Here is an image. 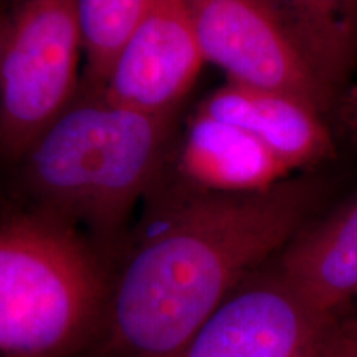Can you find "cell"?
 Wrapping results in <instances>:
<instances>
[{"label": "cell", "mask_w": 357, "mask_h": 357, "mask_svg": "<svg viewBox=\"0 0 357 357\" xmlns=\"http://www.w3.org/2000/svg\"><path fill=\"white\" fill-rule=\"evenodd\" d=\"M205 63L238 86L288 95L324 118L336 101L311 73L281 20L276 2L189 0Z\"/></svg>", "instance_id": "5"}, {"label": "cell", "mask_w": 357, "mask_h": 357, "mask_svg": "<svg viewBox=\"0 0 357 357\" xmlns=\"http://www.w3.org/2000/svg\"><path fill=\"white\" fill-rule=\"evenodd\" d=\"M326 349L329 357H357V307L329 324Z\"/></svg>", "instance_id": "13"}, {"label": "cell", "mask_w": 357, "mask_h": 357, "mask_svg": "<svg viewBox=\"0 0 357 357\" xmlns=\"http://www.w3.org/2000/svg\"><path fill=\"white\" fill-rule=\"evenodd\" d=\"M114 276L77 227L0 212V357H75L101 339Z\"/></svg>", "instance_id": "3"}, {"label": "cell", "mask_w": 357, "mask_h": 357, "mask_svg": "<svg viewBox=\"0 0 357 357\" xmlns=\"http://www.w3.org/2000/svg\"><path fill=\"white\" fill-rule=\"evenodd\" d=\"M10 19H12V3L0 2V56H2L3 45H6L8 26H10Z\"/></svg>", "instance_id": "15"}, {"label": "cell", "mask_w": 357, "mask_h": 357, "mask_svg": "<svg viewBox=\"0 0 357 357\" xmlns=\"http://www.w3.org/2000/svg\"><path fill=\"white\" fill-rule=\"evenodd\" d=\"M197 109L245 129L293 174L334 155L328 119L298 98L227 82L205 96Z\"/></svg>", "instance_id": "9"}, {"label": "cell", "mask_w": 357, "mask_h": 357, "mask_svg": "<svg viewBox=\"0 0 357 357\" xmlns=\"http://www.w3.org/2000/svg\"><path fill=\"white\" fill-rule=\"evenodd\" d=\"M275 270L307 306L337 319L357 305V190L312 218L278 253Z\"/></svg>", "instance_id": "8"}, {"label": "cell", "mask_w": 357, "mask_h": 357, "mask_svg": "<svg viewBox=\"0 0 357 357\" xmlns=\"http://www.w3.org/2000/svg\"><path fill=\"white\" fill-rule=\"evenodd\" d=\"M75 0L12 3L0 56V164L15 167L79 91Z\"/></svg>", "instance_id": "4"}, {"label": "cell", "mask_w": 357, "mask_h": 357, "mask_svg": "<svg viewBox=\"0 0 357 357\" xmlns=\"http://www.w3.org/2000/svg\"><path fill=\"white\" fill-rule=\"evenodd\" d=\"M155 0H77L84 68L78 95L101 96L134 33Z\"/></svg>", "instance_id": "12"}, {"label": "cell", "mask_w": 357, "mask_h": 357, "mask_svg": "<svg viewBox=\"0 0 357 357\" xmlns=\"http://www.w3.org/2000/svg\"><path fill=\"white\" fill-rule=\"evenodd\" d=\"M331 323L275 268L258 270L185 344L164 357H329L326 334Z\"/></svg>", "instance_id": "6"}, {"label": "cell", "mask_w": 357, "mask_h": 357, "mask_svg": "<svg viewBox=\"0 0 357 357\" xmlns=\"http://www.w3.org/2000/svg\"><path fill=\"white\" fill-rule=\"evenodd\" d=\"M204 63L189 0H155L101 96L139 113L176 118Z\"/></svg>", "instance_id": "7"}, {"label": "cell", "mask_w": 357, "mask_h": 357, "mask_svg": "<svg viewBox=\"0 0 357 357\" xmlns=\"http://www.w3.org/2000/svg\"><path fill=\"white\" fill-rule=\"evenodd\" d=\"M326 194L324 181L310 174L250 194L181 187L113 278L101 351L172 354L316 217Z\"/></svg>", "instance_id": "1"}, {"label": "cell", "mask_w": 357, "mask_h": 357, "mask_svg": "<svg viewBox=\"0 0 357 357\" xmlns=\"http://www.w3.org/2000/svg\"><path fill=\"white\" fill-rule=\"evenodd\" d=\"M182 189L250 194L271 189L294 174L245 129L195 109L177 154Z\"/></svg>", "instance_id": "10"}, {"label": "cell", "mask_w": 357, "mask_h": 357, "mask_svg": "<svg viewBox=\"0 0 357 357\" xmlns=\"http://www.w3.org/2000/svg\"><path fill=\"white\" fill-rule=\"evenodd\" d=\"M276 8L311 73L337 105L357 65V2L289 0Z\"/></svg>", "instance_id": "11"}, {"label": "cell", "mask_w": 357, "mask_h": 357, "mask_svg": "<svg viewBox=\"0 0 357 357\" xmlns=\"http://www.w3.org/2000/svg\"><path fill=\"white\" fill-rule=\"evenodd\" d=\"M334 113L337 114L347 136L357 146V83L349 84V88L342 93Z\"/></svg>", "instance_id": "14"}, {"label": "cell", "mask_w": 357, "mask_h": 357, "mask_svg": "<svg viewBox=\"0 0 357 357\" xmlns=\"http://www.w3.org/2000/svg\"><path fill=\"white\" fill-rule=\"evenodd\" d=\"M176 118L78 95L17 164L26 207L114 242L166 169Z\"/></svg>", "instance_id": "2"}]
</instances>
